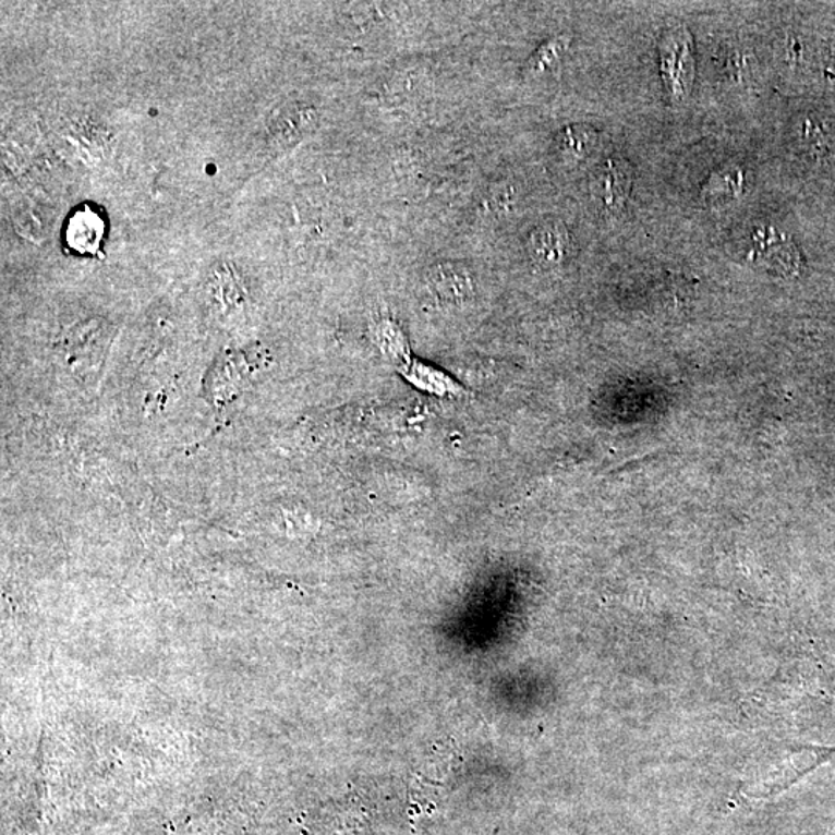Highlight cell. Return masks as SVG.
I'll list each match as a JSON object with an SVG mask.
<instances>
[{"label": "cell", "mask_w": 835, "mask_h": 835, "mask_svg": "<svg viewBox=\"0 0 835 835\" xmlns=\"http://www.w3.org/2000/svg\"><path fill=\"white\" fill-rule=\"evenodd\" d=\"M798 136L814 153H825L833 147L834 133L825 121L816 117H807L798 128Z\"/></svg>", "instance_id": "30bf717a"}, {"label": "cell", "mask_w": 835, "mask_h": 835, "mask_svg": "<svg viewBox=\"0 0 835 835\" xmlns=\"http://www.w3.org/2000/svg\"><path fill=\"white\" fill-rule=\"evenodd\" d=\"M571 46V38L568 35L556 36V38L546 40L538 47V50L532 55L527 66H524V73L528 76L535 77L545 75L550 72L559 62L561 58L567 53L568 48Z\"/></svg>", "instance_id": "9c48e42d"}, {"label": "cell", "mask_w": 835, "mask_h": 835, "mask_svg": "<svg viewBox=\"0 0 835 835\" xmlns=\"http://www.w3.org/2000/svg\"><path fill=\"white\" fill-rule=\"evenodd\" d=\"M427 288L441 304H464L472 293L474 283L464 265L439 264L428 271Z\"/></svg>", "instance_id": "277c9868"}, {"label": "cell", "mask_w": 835, "mask_h": 835, "mask_svg": "<svg viewBox=\"0 0 835 835\" xmlns=\"http://www.w3.org/2000/svg\"><path fill=\"white\" fill-rule=\"evenodd\" d=\"M748 257L750 261L777 268L786 275H797L803 265V258L792 239L779 229L764 225L749 231Z\"/></svg>", "instance_id": "7a4b0ae2"}, {"label": "cell", "mask_w": 835, "mask_h": 835, "mask_svg": "<svg viewBox=\"0 0 835 835\" xmlns=\"http://www.w3.org/2000/svg\"><path fill=\"white\" fill-rule=\"evenodd\" d=\"M570 232L559 221H546L530 238L531 256L542 265H557L570 251Z\"/></svg>", "instance_id": "8992f818"}, {"label": "cell", "mask_w": 835, "mask_h": 835, "mask_svg": "<svg viewBox=\"0 0 835 835\" xmlns=\"http://www.w3.org/2000/svg\"><path fill=\"white\" fill-rule=\"evenodd\" d=\"M750 173L741 162H727L716 169L703 184L700 198L705 203L734 202L748 191Z\"/></svg>", "instance_id": "5b68a950"}, {"label": "cell", "mask_w": 835, "mask_h": 835, "mask_svg": "<svg viewBox=\"0 0 835 835\" xmlns=\"http://www.w3.org/2000/svg\"><path fill=\"white\" fill-rule=\"evenodd\" d=\"M633 184V173L620 157L607 158L591 176L590 190L594 203L605 213L617 214L626 208Z\"/></svg>", "instance_id": "3957f363"}, {"label": "cell", "mask_w": 835, "mask_h": 835, "mask_svg": "<svg viewBox=\"0 0 835 835\" xmlns=\"http://www.w3.org/2000/svg\"><path fill=\"white\" fill-rule=\"evenodd\" d=\"M402 373H404L406 378H408L410 383L415 384L418 389L437 394L439 397H445V395H452V397H456V395L461 394L460 386H458L456 380L449 378V376H446L443 372L435 371L434 367L420 364V362H413V364H410L409 362V364L402 368Z\"/></svg>", "instance_id": "ba28073f"}, {"label": "cell", "mask_w": 835, "mask_h": 835, "mask_svg": "<svg viewBox=\"0 0 835 835\" xmlns=\"http://www.w3.org/2000/svg\"><path fill=\"white\" fill-rule=\"evenodd\" d=\"M597 144V132L585 124H572L557 136V153L567 162H580L593 154Z\"/></svg>", "instance_id": "52a82bcc"}, {"label": "cell", "mask_w": 835, "mask_h": 835, "mask_svg": "<svg viewBox=\"0 0 835 835\" xmlns=\"http://www.w3.org/2000/svg\"><path fill=\"white\" fill-rule=\"evenodd\" d=\"M659 70L668 105H683L692 94L697 76L693 36L686 25H674L663 33L659 39Z\"/></svg>", "instance_id": "6da1fadb"}]
</instances>
